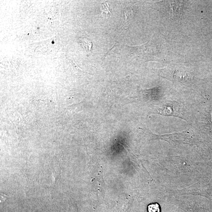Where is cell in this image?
Here are the masks:
<instances>
[{
  "instance_id": "obj_1",
  "label": "cell",
  "mask_w": 212,
  "mask_h": 212,
  "mask_svg": "<svg viewBox=\"0 0 212 212\" xmlns=\"http://www.w3.org/2000/svg\"><path fill=\"white\" fill-rule=\"evenodd\" d=\"M160 71L161 76L173 83H185L191 81L192 78L191 72L179 66H169Z\"/></svg>"
},
{
  "instance_id": "obj_2",
  "label": "cell",
  "mask_w": 212,
  "mask_h": 212,
  "mask_svg": "<svg viewBox=\"0 0 212 212\" xmlns=\"http://www.w3.org/2000/svg\"><path fill=\"white\" fill-rule=\"evenodd\" d=\"M134 12L132 8H124L122 13V22L123 26L127 27L132 21L134 17Z\"/></svg>"
},
{
  "instance_id": "obj_3",
  "label": "cell",
  "mask_w": 212,
  "mask_h": 212,
  "mask_svg": "<svg viewBox=\"0 0 212 212\" xmlns=\"http://www.w3.org/2000/svg\"><path fill=\"white\" fill-rule=\"evenodd\" d=\"M80 42L86 51H90L92 47V43L89 40L83 37L81 39Z\"/></svg>"
},
{
  "instance_id": "obj_4",
  "label": "cell",
  "mask_w": 212,
  "mask_h": 212,
  "mask_svg": "<svg viewBox=\"0 0 212 212\" xmlns=\"http://www.w3.org/2000/svg\"><path fill=\"white\" fill-rule=\"evenodd\" d=\"M148 212H160V206L157 203L152 204L148 206Z\"/></svg>"
},
{
  "instance_id": "obj_5",
  "label": "cell",
  "mask_w": 212,
  "mask_h": 212,
  "mask_svg": "<svg viewBox=\"0 0 212 212\" xmlns=\"http://www.w3.org/2000/svg\"><path fill=\"white\" fill-rule=\"evenodd\" d=\"M109 3H106L102 4L101 5V10L102 11V13L106 14L107 16H109L110 15V5Z\"/></svg>"
}]
</instances>
